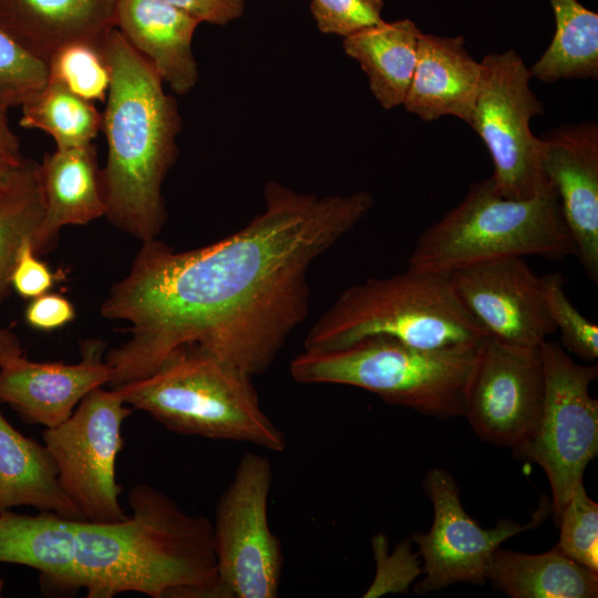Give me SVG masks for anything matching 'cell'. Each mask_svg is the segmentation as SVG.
I'll return each mask as SVG.
<instances>
[{
    "label": "cell",
    "mask_w": 598,
    "mask_h": 598,
    "mask_svg": "<svg viewBox=\"0 0 598 598\" xmlns=\"http://www.w3.org/2000/svg\"><path fill=\"white\" fill-rule=\"evenodd\" d=\"M265 209L238 231L177 251L142 243L125 277L101 306L130 324V338L104 359L117 388L155 372L194 348L250 377L266 372L309 311L308 272L317 258L370 212L373 198L297 193L266 185Z\"/></svg>",
    "instance_id": "obj_1"
},
{
    "label": "cell",
    "mask_w": 598,
    "mask_h": 598,
    "mask_svg": "<svg viewBox=\"0 0 598 598\" xmlns=\"http://www.w3.org/2000/svg\"><path fill=\"white\" fill-rule=\"evenodd\" d=\"M127 504L121 522H73L74 589L87 598H220L213 523L146 483L130 489Z\"/></svg>",
    "instance_id": "obj_2"
},
{
    "label": "cell",
    "mask_w": 598,
    "mask_h": 598,
    "mask_svg": "<svg viewBox=\"0 0 598 598\" xmlns=\"http://www.w3.org/2000/svg\"><path fill=\"white\" fill-rule=\"evenodd\" d=\"M100 48L110 70L101 122L107 143L100 172L105 217L145 243L157 238L166 221L162 186L177 157L182 118L159 74L116 28Z\"/></svg>",
    "instance_id": "obj_3"
},
{
    "label": "cell",
    "mask_w": 598,
    "mask_h": 598,
    "mask_svg": "<svg viewBox=\"0 0 598 598\" xmlns=\"http://www.w3.org/2000/svg\"><path fill=\"white\" fill-rule=\"evenodd\" d=\"M422 349L478 346L486 333L455 296L450 274L412 270L343 290L312 324L305 350H332L369 337Z\"/></svg>",
    "instance_id": "obj_4"
},
{
    "label": "cell",
    "mask_w": 598,
    "mask_h": 598,
    "mask_svg": "<svg viewBox=\"0 0 598 598\" xmlns=\"http://www.w3.org/2000/svg\"><path fill=\"white\" fill-rule=\"evenodd\" d=\"M251 378L215 355L187 348L148 377L114 389L128 406L173 432L280 453L286 436L262 410Z\"/></svg>",
    "instance_id": "obj_5"
},
{
    "label": "cell",
    "mask_w": 598,
    "mask_h": 598,
    "mask_svg": "<svg viewBox=\"0 0 598 598\" xmlns=\"http://www.w3.org/2000/svg\"><path fill=\"white\" fill-rule=\"evenodd\" d=\"M525 256H576L557 194L551 187L532 198H508L489 176L474 183L460 204L419 236L408 268L451 274L484 261Z\"/></svg>",
    "instance_id": "obj_6"
},
{
    "label": "cell",
    "mask_w": 598,
    "mask_h": 598,
    "mask_svg": "<svg viewBox=\"0 0 598 598\" xmlns=\"http://www.w3.org/2000/svg\"><path fill=\"white\" fill-rule=\"evenodd\" d=\"M478 347L422 349L369 337L339 349L305 350L290 374L299 383L357 386L439 419L464 416Z\"/></svg>",
    "instance_id": "obj_7"
},
{
    "label": "cell",
    "mask_w": 598,
    "mask_h": 598,
    "mask_svg": "<svg viewBox=\"0 0 598 598\" xmlns=\"http://www.w3.org/2000/svg\"><path fill=\"white\" fill-rule=\"evenodd\" d=\"M539 350L545 379L540 417L532 437L513 452L544 470L558 519L582 482L588 463L598 454V401L589 394L598 367L576 363L554 341L545 340Z\"/></svg>",
    "instance_id": "obj_8"
},
{
    "label": "cell",
    "mask_w": 598,
    "mask_h": 598,
    "mask_svg": "<svg viewBox=\"0 0 598 598\" xmlns=\"http://www.w3.org/2000/svg\"><path fill=\"white\" fill-rule=\"evenodd\" d=\"M481 64L467 124L489 152L496 189L514 199L549 190L553 186L542 167L540 138L530 128V120L543 114L544 107L529 87V69L513 49L487 54Z\"/></svg>",
    "instance_id": "obj_9"
},
{
    "label": "cell",
    "mask_w": 598,
    "mask_h": 598,
    "mask_svg": "<svg viewBox=\"0 0 598 598\" xmlns=\"http://www.w3.org/2000/svg\"><path fill=\"white\" fill-rule=\"evenodd\" d=\"M269 458L246 453L220 495L213 523L220 598H275L283 566L268 522Z\"/></svg>",
    "instance_id": "obj_10"
},
{
    "label": "cell",
    "mask_w": 598,
    "mask_h": 598,
    "mask_svg": "<svg viewBox=\"0 0 598 598\" xmlns=\"http://www.w3.org/2000/svg\"><path fill=\"white\" fill-rule=\"evenodd\" d=\"M132 412L116 389L99 386L66 421L43 432L59 483L84 520L109 524L128 516L118 501L115 462L124 444L122 426Z\"/></svg>",
    "instance_id": "obj_11"
},
{
    "label": "cell",
    "mask_w": 598,
    "mask_h": 598,
    "mask_svg": "<svg viewBox=\"0 0 598 598\" xmlns=\"http://www.w3.org/2000/svg\"><path fill=\"white\" fill-rule=\"evenodd\" d=\"M423 489L432 502L434 514L429 533L412 535L425 574L414 587L420 595L457 582L483 585L489 560L502 543L537 527L551 509L548 498L543 497L529 522L501 519L495 527L485 529L465 512L457 484L447 471H429Z\"/></svg>",
    "instance_id": "obj_12"
},
{
    "label": "cell",
    "mask_w": 598,
    "mask_h": 598,
    "mask_svg": "<svg viewBox=\"0 0 598 598\" xmlns=\"http://www.w3.org/2000/svg\"><path fill=\"white\" fill-rule=\"evenodd\" d=\"M544 390L539 347H516L486 337L478 347L464 417L482 440L516 450L537 427Z\"/></svg>",
    "instance_id": "obj_13"
},
{
    "label": "cell",
    "mask_w": 598,
    "mask_h": 598,
    "mask_svg": "<svg viewBox=\"0 0 598 598\" xmlns=\"http://www.w3.org/2000/svg\"><path fill=\"white\" fill-rule=\"evenodd\" d=\"M455 296L499 342L537 348L556 331L542 278L524 257H506L460 268L450 274Z\"/></svg>",
    "instance_id": "obj_14"
},
{
    "label": "cell",
    "mask_w": 598,
    "mask_h": 598,
    "mask_svg": "<svg viewBox=\"0 0 598 598\" xmlns=\"http://www.w3.org/2000/svg\"><path fill=\"white\" fill-rule=\"evenodd\" d=\"M540 138L542 167L588 278L598 281V126L565 125Z\"/></svg>",
    "instance_id": "obj_15"
},
{
    "label": "cell",
    "mask_w": 598,
    "mask_h": 598,
    "mask_svg": "<svg viewBox=\"0 0 598 598\" xmlns=\"http://www.w3.org/2000/svg\"><path fill=\"white\" fill-rule=\"evenodd\" d=\"M104 349L102 341H84L75 364L34 362L23 355L7 362L0 367V402L30 424L60 425L87 393L109 383Z\"/></svg>",
    "instance_id": "obj_16"
},
{
    "label": "cell",
    "mask_w": 598,
    "mask_h": 598,
    "mask_svg": "<svg viewBox=\"0 0 598 598\" xmlns=\"http://www.w3.org/2000/svg\"><path fill=\"white\" fill-rule=\"evenodd\" d=\"M116 0H0V28L49 62L73 43L99 44L114 28Z\"/></svg>",
    "instance_id": "obj_17"
},
{
    "label": "cell",
    "mask_w": 598,
    "mask_h": 598,
    "mask_svg": "<svg viewBox=\"0 0 598 598\" xmlns=\"http://www.w3.org/2000/svg\"><path fill=\"white\" fill-rule=\"evenodd\" d=\"M199 23L165 0H116L114 28L177 94L198 79L192 41Z\"/></svg>",
    "instance_id": "obj_18"
},
{
    "label": "cell",
    "mask_w": 598,
    "mask_h": 598,
    "mask_svg": "<svg viewBox=\"0 0 598 598\" xmlns=\"http://www.w3.org/2000/svg\"><path fill=\"white\" fill-rule=\"evenodd\" d=\"M463 37L422 32L417 62L403 105L422 121L452 115L468 122L482 64L465 49Z\"/></svg>",
    "instance_id": "obj_19"
},
{
    "label": "cell",
    "mask_w": 598,
    "mask_h": 598,
    "mask_svg": "<svg viewBox=\"0 0 598 598\" xmlns=\"http://www.w3.org/2000/svg\"><path fill=\"white\" fill-rule=\"evenodd\" d=\"M94 145L56 148L38 164L44 213L33 238L35 254L50 248L60 230L106 214Z\"/></svg>",
    "instance_id": "obj_20"
},
{
    "label": "cell",
    "mask_w": 598,
    "mask_h": 598,
    "mask_svg": "<svg viewBox=\"0 0 598 598\" xmlns=\"http://www.w3.org/2000/svg\"><path fill=\"white\" fill-rule=\"evenodd\" d=\"M17 506L84 520L62 489L45 445L24 436L0 413V512Z\"/></svg>",
    "instance_id": "obj_21"
},
{
    "label": "cell",
    "mask_w": 598,
    "mask_h": 598,
    "mask_svg": "<svg viewBox=\"0 0 598 598\" xmlns=\"http://www.w3.org/2000/svg\"><path fill=\"white\" fill-rule=\"evenodd\" d=\"M486 580L512 598H596L598 571L565 555L557 546L529 555L498 547Z\"/></svg>",
    "instance_id": "obj_22"
},
{
    "label": "cell",
    "mask_w": 598,
    "mask_h": 598,
    "mask_svg": "<svg viewBox=\"0 0 598 598\" xmlns=\"http://www.w3.org/2000/svg\"><path fill=\"white\" fill-rule=\"evenodd\" d=\"M421 30L409 19L381 22L344 38V52L357 60L383 109L403 104L417 62Z\"/></svg>",
    "instance_id": "obj_23"
},
{
    "label": "cell",
    "mask_w": 598,
    "mask_h": 598,
    "mask_svg": "<svg viewBox=\"0 0 598 598\" xmlns=\"http://www.w3.org/2000/svg\"><path fill=\"white\" fill-rule=\"evenodd\" d=\"M73 522L54 513L0 512V563L34 568L44 582L74 589Z\"/></svg>",
    "instance_id": "obj_24"
},
{
    "label": "cell",
    "mask_w": 598,
    "mask_h": 598,
    "mask_svg": "<svg viewBox=\"0 0 598 598\" xmlns=\"http://www.w3.org/2000/svg\"><path fill=\"white\" fill-rule=\"evenodd\" d=\"M556 20L554 38L529 69L545 83L561 79H597L598 14L577 0H548Z\"/></svg>",
    "instance_id": "obj_25"
},
{
    "label": "cell",
    "mask_w": 598,
    "mask_h": 598,
    "mask_svg": "<svg viewBox=\"0 0 598 598\" xmlns=\"http://www.w3.org/2000/svg\"><path fill=\"white\" fill-rule=\"evenodd\" d=\"M21 107L19 124L45 132L54 140L56 148L91 144L101 130L102 113L94 103L73 93L52 75Z\"/></svg>",
    "instance_id": "obj_26"
},
{
    "label": "cell",
    "mask_w": 598,
    "mask_h": 598,
    "mask_svg": "<svg viewBox=\"0 0 598 598\" xmlns=\"http://www.w3.org/2000/svg\"><path fill=\"white\" fill-rule=\"evenodd\" d=\"M44 213L38 163L25 167L3 188L0 197V299L10 288V276L20 246L34 238Z\"/></svg>",
    "instance_id": "obj_27"
},
{
    "label": "cell",
    "mask_w": 598,
    "mask_h": 598,
    "mask_svg": "<svg viewBox=\"0 0 598 598\" xmlns=\"http://www.w3.org/2000/svg\"><path fill=\"white\" fill-rule=\"evenodd\" d=\"M50 75L61 80L73 93L91 101L105 102L110 70L100 43H73L59 50L48 62Z\"/></svg>",
    "instance_id": "obj_28"
},
{
    "label": "cell",
    "mask_w": 598,
    "mask_h": 598,
    "mask_svg": "<svg viewBox=\"0 0 598 598\" xmlns=\"http://www.w3.org/2000/svg\"><path fill=\"white\" fill-rule=\"evenodd\" d=\"M557 547L568 557L598 571V504L579 483L558 517Z\"/></svg>",
    "instance_id": "obj_29"
},
{
    "label": "cell",
    "mask_w": 598,
    "mask_h": 598,
    "mask_svg": "<svg viewBox=\"0 0 598 598\" xmlns=\"http://www.w3.org/2000/svg\"><path fill=\"white\" fill-rule=\"evenodd\" d=\"M49 64L32 55L0 28V104L21 106L48 83Z\"/></svg>",
    "instance_id": "obj_30"
},
{
    "label": "cell",
    "mask_w": 598,
    "mask_h": 598,
    "mask_svg": "<svg viewBox=\"0 0 598 598\" xmlns=\"http://www.w3.org/2000/svg\"><path fill=\"white\" fill-rule=\"evenodd\" d=\"M540 278L549 316L561 334V347L582 360L595 361L598 358V326L571 303L559 272H549Z\"/></svg>",
    "instance_id": "obj_31"
},
{
    "label": "cell",
    "mask_w": 598,
    "mask_h": 598,
    "mask_svg": "<svg viewBox=\"0 0 598 598\" xmlns=\"http://www.w3.org/2000/svg\"><path fill=\"white\" fill-rule=\"evenodd\" d=\"M411 542L412 539L402 540L389 554L386 537L383 534H377L372 537L377 573L363 597L374 598L385 594H404L413 580L423 574L420 554L412 551Z\"/></svg>",
    "instance_id": "obj_32"
},
{
    "label": "cell",
    "mask_w": 598,
    "mask_h": 598,
    "mask_svg": "<svg viewBox=\"0 0 598 598\" xmlns=\"http://www.w3.org/2000/svg\"><path fill=\"white\" fill-rule=\"evenodd\" d=\"M382 8L383 0L311 1V13L318 29L343 38L383 22Z\"/></svg>",
    "instance_id": "obj_33"
},
{
    "label": "cell",
    "mask_w": 598,
    "mask_h": 598,
    "mask_svg": "<svg viewBox=\"0 0 598 598\" xmlns=\"http://www.w3.org/2000/svg\"><path fill=\"white\" fill-rule=\"evenodd\" d=\"M55 276L34 251L33 239L27 238L19 248L10 276V287L21 297L32 299L53 287Z\"/></svg>",
    "instance_id": "obj_34"
},
{
    "label": "cell",
    "mask_w": 598,
    "mask_h": 598,
    "mask_svg": "<svg viewBox=\"0 0 598 598\" xmlns=\"http://www.w3.org/2000/svg\"><path fill=\"white\" fill-rule=\"evenodd\" d=\"M74 317L75 310L71 301L59 293L50 292L32 298L24 311L27 323L42 331L59 329Z\"/></svg>",
    "instance_id": "obj_35"
},
{
    "label": "cell",
    "mask_w": 598,
    "mask_h": 598,
    "mask_svg": "<svg viewBox=\"0 0 598 598\" xmlns=\"http://www.w3.org/2000/svg\"><path fill=\"white\" fill-rule=\"evenodd\" d=\"M199 22L227 24L239 18L245 0H165Z\"/></svg>",
    "instance_id": "obj_36"
},
{
    "label": "cell",
    "mask_w": 598,
    "mask_h": 598,
    "mask_svg": "<svg viewBox=\"0 0 598 598\" xmlns=\"http://www.w3.org/2000/svg\"><path fill=\"white\" fill-rule=\"evenodd\" d=\"M8 110L0 104V188L6 187L28 163L18 135L9 126Z\"/></svg>",
    "instance_id": "obj_37"
},
{
    "label": "cell",
    "mask_w": 598,
    "mask_h": 598,
    "mask_svg": "<svg viewBox=\"0 0 598 598\" xmlns=\"http://www.w3.org/2000/svg\"><path fill=\"white\" fill-rule=\"evenodd\" d=\"M21 355L22 348L19 339L0 323V367Z\"/></svg>",
    "instance_id": "obj_38"
},
{
    "label": "cell",
    "mask_w": 598,
    "mask_h": 598,
    "mask_svg": "<svg viewBox=\"0 0 598 598\" xmlns=\"http://www.w3.org/2000/svg\"><path fill=\"white\" fill-rule=\"evenodd\" d=\"M3 586H4V581L0 578V596L2 594Z\"/></svg>",
    "instance_id": "obj_39"
},
{
    "label": "cell",
    "mask_w": 598,
    "mask_h": 598,
    "mask_svg": "<svg viewBox=\"0 0 598 598\" xmlns=\"http://www.w3.org/2000/svg\"><path fill=\"white\" fill-rule=\"evenodd\" d=\"M3 188H4V187H3ZM3 188H0V197H1V194H2V192H3Z\"/></svg>",
    "instance_id": "obj_40"
}]
</instances>
